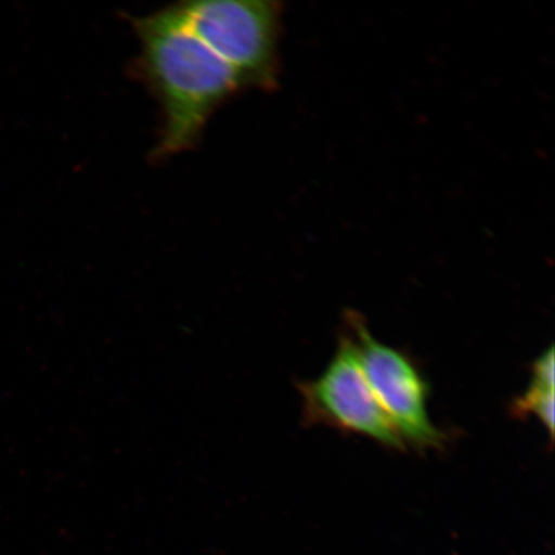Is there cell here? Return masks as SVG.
Returning <instances> with one entry per match:
<instances>
[{
  "instance_id": "obj_6",
  "label": "cell",
  "mask_w": 555,
  "mask_h": 555,
  "mask_svg": "<svg viewBox=\"0 0 555 555\" xmlns=\"http://www.w3.org/2000/svg\"><path fill=\"white\" fill-rule=\"evenodd\" d=\"M532 378L554 387V349L553 346L541 356L532 364Z\"/></svg>"
},
{
  "instance_id": "obj_5",
  "label": "cell",
  "mask_w": 555,
  "mask_h": 555,
  "mask_svg": "<svg viewBox=\"0 0 555 555\" xmlns=\"http://www.w3.org/2000/svg\"><path fill=\"white\" fill-rule=\"evenodd\" d=\"M511 412L516 416L535 415L552 439L554 436V387L531 379L527 390L515 401Z\"/></svg>"
},
{
  "instance_id": "obj_3",
  "label": "cell",
  "mask_w": 555,
  "mask_h": 555,
  "mask_svg": "<svg viewBox=\"0 0 555 555\" xmlns=\"http://www.w3.org/2000/svg\"><path fill=\"white\" fill-rule=\"evenodd\" d=\"M347 322L367 385L402 442L420 450L441 449L446 434L429 418V385L418 367L404 352L379 343L359 315L350 314Z\"/></svg>"
},
{
  "instance_id": "obj_1",
  "label": "cell",
  "mask_w": 555,
  "mask_h": 555,
  "mask_svg": "<svg viewBox=\"0 0 555 555\" xmlns=\"http://www.w3.org/2000/svg\"><path fill=\"white\" fill-rule=\"evenodd\" d=\"M138 68L162 108L156 158L194 149L206 124L242 87L231 68L183 23L176 5L134 18Z\"/></svg>"
},
{
  "instance_id": "obj_2",
  "label": "cell",
  "mask_w": 555,
  "mask_h": 555,
  "mask_svg": "<svg viewBox=\"0 0 555 555\" xmlns=\"http://www.w3.org/2000/svg\"><path fill=\"white\" fill-rule=\"evenodd\" d=\"M189 29L237 76L242 89L278 86L282 5L274 0H193L176 5Z\"/></svg>"
},
{
  "instance_id": "obj_4",
  "label": "cell",
  "mask_w": 555,
  "mask_h": 555,
  "mask_svg": "<svg viewBox=\"0 0 555 555\" xmlns=\"http://www.w3.org/2000/svg\"><path fill=\"white\" fill-rule=\"evenodd\" d=\"M298 390L309 425L323 423L388 449H404L405 443L367 385L351 337H343L321 376L300 382Z\"/></svg>"
}]
</instances>
